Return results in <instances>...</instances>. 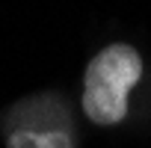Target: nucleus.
Masks as SVG:
<instances>
[{
    "instance_id": "obj_1",
    "label": "nucleus",
    "mask_w": 151,
    "mask_h": 148,
    "mask_svg": "<svg viewBox=\"0 0 151 148\" xmlns=\"http://www.w3.org/2000/svg\"><path fill=\"white\" fill-rule=\"evenodd\" d=\"M142 74V59L130 45L104 47L83 77V110L95 124H116L127 113V92Z\"/></svg>"
},
{
    "instance_id": "obj_2",
    "label": "nucleus",
    "mask_w": 151,
    "mask_h": 148,
    "mask_svg": "<svg viewBox=\"0 0 151 148\" xmlns=\"http://www.w3.org/2000/svg\"><path fill=\"white\" fill-rule=\"evenodd\" d=\"M9 148H71L65 133H12Z\"/></svg>"
}]
</instances>
